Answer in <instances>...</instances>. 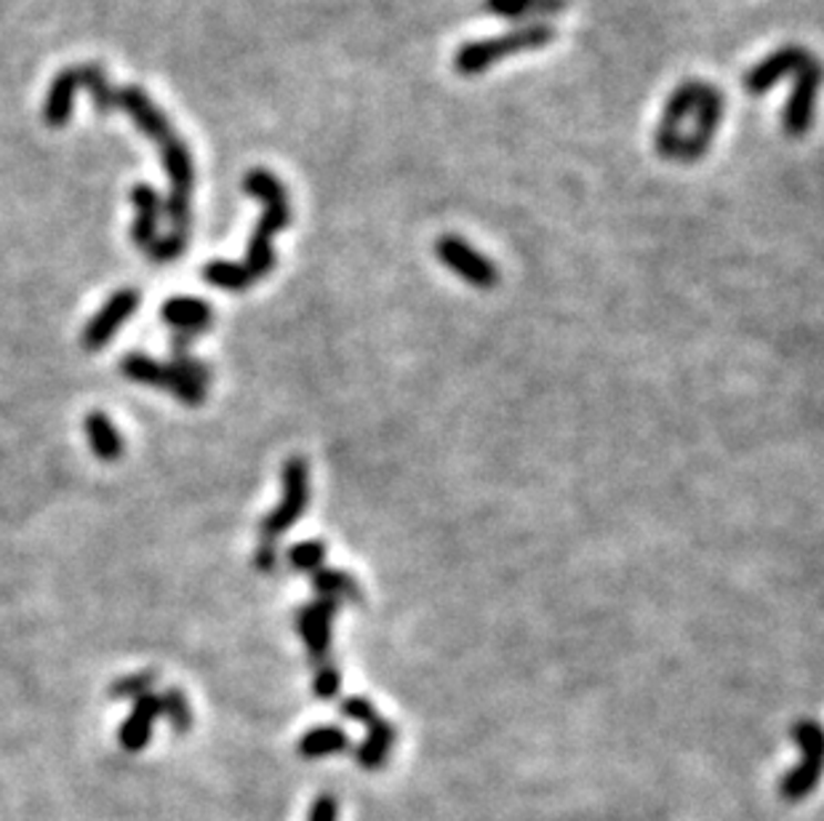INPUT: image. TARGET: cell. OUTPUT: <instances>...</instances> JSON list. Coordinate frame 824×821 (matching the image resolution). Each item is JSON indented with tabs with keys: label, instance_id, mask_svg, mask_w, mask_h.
<instances>
[{
	"label": "cell",
	"instance_id": "2",
	"mask_svg": "<svg viewBox=\"0 0 824 821\" xmlns=\"http://www.w3.org/2000/svg\"><path fill=\"white\" fill-rule=\"evenodd\" d=\"M555 41L553 24H521V28L505 32L496 38H483V41L464 43L454 57V70L460 75H481L492 64L509 59L523 51L545 49Z\"/></svg>",
	"mask_w": 824,
	"mask_h": 821
},
{
	"label": "cell",
	"instance_id": "10",
	"mask_svg": "<svg viewBox=\"0 0 824 821\" xmlns=\"http://www.w3.org/2000/svg\"><path fill=\"white\" fill-rule=\"evenodd\" d=\"M694 129L691 134L683 136V150H680V161L694 163L702 161L704 153L710 150L712 136L715 131L721 129L723 121V91L715 89V85H702V94H699V102L694 107Z\"/></svg>",
	"mask_w": 824,
	"mask_h": 821
},
{
	"label": "cell",
	"instance_id": "13",
	"mask_svg": "<svg viewBox=\"0 0 824 821\" xmlns=\"http://www.w3.org/2000/svg\"><path fill=\"white\" fill-rule=\"evenodd\" d=\"M806 57L808 51L801 49V45H784V49H776L774 54H769L763 62H758L755 68L744 75V89H748L752 96H763L787 75H795L797 68L806 62Z\"/></svg>",
	"mask_w": 824,
	"mask_h": 821
},
{
	"label": "cell",
	"instance_id": "22",
	"mask_svg": "<svg viewBox=\"0 0 824 821\" xmlns=\"http://www.w3.org/2000/svg\"><path fill=\"white\" fill-rule=\"evenodd\" d=\"M203 280H208L214 288H222V291H246V288L254 286V278L248 275V269L238 261H225V259H214L203 267Z\"/></svg>",
	"mask_w": 824,
	"mask_h": 821
},
{
	"label": "cell",
	"instance_id": "8",
	"mask_svg": "<svg viewBox=\"0 0 824 821\" xmlns=\"http://www.w3.org/2000/svg\"><path fill=\"white\" fill-rule=\"evenodd\" d=\"M435 256L451 273L460 275L462 280H467L475 288H494L499 284V269H496L494 261L481 252H475L460 235H443V238H437Z\"/></svg>",
	"mask_w": 824,
	"mask_h": 821
},
{
	"label": "cell",
	"instance_id": "21",
	"mask_svg": "<svg viewBox=\"0 0 824 821\" xmlns=\"http://www.w3.org/2000/svg\"><path fill=\"white\" fill-rule=\"evenodd\" d=\"M348 747H350L348 733H344L339 726L312 728V731H307L305 737L299 739V755H302V758H307V760L344 752Z\"/></svg>",
	"mask_w": 824,
	"mask_h": 821
},
{
	"label": "cell",
	"instance_id": "4",
	"mask_svg": "<svg viewBox=\"0 0 824 821\" xmlns=\"http://www.w3.org/2000/svg\"><path fill=\"white\" fill-rule=\"evenodd\" d=\"M795 745L801 747V763L780 781V794L787 803L808 798L814 787L820 784L822 777V755H824V737L820 722L801 720L793 728Z\"/></svg>",
	"mask_w": 824,
	"mask_h": 821
},
{
	"label": "cell",
	"instance_id": "32",
	"mask_svg": "<svg viewBox=\"0 0 824 821\" xmlns=\"http://www.w3.org/2000/svg\"><path fill=\"white\" fill-rule=\"evenodd\" d=\"M307 821H339L337 798H331V794H320V798L312 800Z\"/></svg>",
	"mask_w": 824,
	"mask_h": 821
},
{
	"label": "cell",
	"instance_id": "26",
	"mask_svg": "<svg viewBox=\"0 0 824 821\" xmlns=\"http://www.w3.org/2000/svg\"><path fill=\"white\" fill-rule=\"evenodd\" d=\"M155 683H158V673H153V669H142V673H134V675H126V678L115 680L113 686H110V696L113 699H140V696L145 694H153Z\"/></svg>",
	"mask_w": 824,
	"mask_h": 821
},
{
	"label": "cell",
	"instance_id": "20",
	"mask_svg": "<svg viewBox=\"0 0 824 821\" xmlns=\"http://www.w3.org/2000/svg\"><path fill=\"white\" fill-rule=\"evenodd\" d=\"M86 438L91 451L102 459V462H117L123 456V438L115 430V424L104 417L102 411H91L86 417Z\"/></svg>",
	"mask_w": 824,
	"mask_h": 821
},
{
	"label": "cell",
	"instance_id": "11",
	"mask_svg": "<svg viewBox=\"0 0 824 821\" xmlns=\"http://www.w3.org/2000/svg\"><path fill=\"white\" fill-rule=\"evenodd\" d=\"M136 307H140V291H134V288L115 291L113 297L104 301L102 310L89 320V326L83 328V347L91 352L102 350L115 337L117 328L136 312Z\"/></svg>",
	"mask_w": 824,
	"mask_h": 821
},
{
	"label": "cell",
	"instance_id": "14",
	"mask_svg": "<svg viewBox=\"0 0 824 821\" xmlns=\"http://www.w3.org/2000/svg\"><path fill=\"white\" fill-rule=\"evenodd\" d=\"M115 96H117V110H123V113L134 121V126L140 129L145 136H150L155 144H158L161 140H166V136L174 131L172 123H168V117L155 107V102L150 100L147 91L140 89V85H123V89H117Z\"/></svg>",
	"mask_w": 824,
	"mask_h": 821
},
{
	"label": "cell",
	"instance_id": "5",
	"mask_svg": "<svg viewBox=\"0 0 824 821\" xmlns=\"http://www.w3.org/2000/svg\"><path fill=\"white\" fill-rule=\"evenodd\" d=\"M307 483H310L307 462L302 456H291L284 468V499H280L278 507H275L259 525L261 542L275 544L293 523L299 521V517H302V512L307 510V496H310Z\"/></svg>",
	"mask_w": 824,
	"mask_h": 821
},
{
	"label": "cell",
	"instance_id": "9",
	"mask_svg": "<svg viewBox=\"0 0 824 821\" xmlns=\"http://www.w3.org/2000/svg\"><path fill=\"white\" fill-rule=\"evenodd\" d=\"M820 83H822V68H820V62L808 54L806 62H803L795 72L793 94H790V100L787 104H784V113H782L784 131H787L790 136H803L811 129Z\"/></svg>",
	"mask_w": 824,
	"mask_h": 821
},
{
	"label": "cell",
	"instance_id": "1",
	"mask_svg": "<svg viewBox=\"0 0 824 821\" xmlns=\"http://www.w3.org/2000/svg\"><path fill=\"white\" fill-rule=\"evenodd\" d=\"M244 189L246 193L257 195V198L261 201V206H265V214H261L259 225L257 229H254L251 240H248V252H246V261H244L248 275H251L254 280H259L272 273V267H275L272 238L280 233V229L289 227L291 206H289V195H286V187L280 185L278 176L270 174L267 168L248 171L244 179Z\"/></svg>",
	"mask_w": 824,
	"mask_h": 821
},
{
	"label": "cell",
	"instance_id": "27",
	"mask_svg": "<svg viewBox=\"0 0 824 821\" xmlns=\"http://www.w3.org/2000/svg\"><path fill=\"white\" fill-rule=\"evenodd\" d=\"M286 557H289L291 568L305 571V574H316L318 568H323L326 547H323V542H316V538H312V542L293 544Z\"/></svg>",
	"mask_w": 824,
	"mask_h": 821
},
{
	"label": "cell",
	"instance_id": "17",
	"mask_svg": "<svg viewBox=\"0 0 824 821\" xmlns=\"http://www.w3.org/2000/svg\"><path fill=\"white\" fill-rule=\"evenodd\" d=\"M161 318L166 320V324L172 326L174 331H182V333H189V337H195V333L206 331V328L212 326L214 310H212V305H208V301H203V299L174 297L161 307Z\"/></svg>",
	"mask_w": 824,
	"mask_h": 821
},
{
	"label": "cell",
	"instance_id": "16",
	"mask_svg": "<svg viewBox=\"0 0 824 821\" xmlns=\"http://www.w3.org/2000/svg\"><path fill=\"white\" fill-rule=\"evenodd\" d=\"M78 89H83L81 64H78V68L62 70L54 81H51L49 94H45V104H43V117L51 129L68 126L70 115H73V102H75Z\"/></svg>",
	"mask_w": 824,
	"mask_h": 821
},
{
	"label": "cell",
	"instance_id": "12",
	"mask_svg": "<svg viewBox=\"0 0 824 821\" xmlns=\"http://www.w3.org/2000/svg\"><path fill=\"white\" fill-rule=\"evenodd\" d=\"M339 601L333 597H320V601L310 603L299 610V635H302L307 654L316 661L318 667L326 665V656H329L331 646V619L337 614Z\"/></svg>",
	"mask_w": 824,
	"mask_h": 821
},
{
	"label": "cell",
	"instance_id": "28",
	"mask_svg": "<svg viewBox=\"0 0 824 821\" xmlns=\"http://www.w3.org/2000/svg\"><path fill=\"white\" fill-rule=\"evenodd\" d=\"M187 248V233H168L163 238H155L150 246L145 248L147 256L158 265H166V261H174L176 256L185 254Z\"/></svg>",
	"mask_w": 824,
	"mask_h": 821
},
{
	"label": "cell",
	"instance_id": "31",
	"mask_svg": "<svg viewBox=\"0 0 824 821\" xmlns=\"http://www.w3.org/2000/svg\"><path fill=\"white\" fill-rule=\"evenodd\" d=\"M532 3L534 0H486V11L499 19H515L518 22Z\"/></svg>",
	"mask_w": 824,
	"mask_h": 821
},
{
	"label": "cell",
	"instance_id": "7",
	"mask_svg": "<svg viewBox=\"0 0 824 821\" xmlns=\"http://www.w3.org/2000/svg\"><path fill=\"white\" fill-rule=\"evenodd\" d=\"M342 715L350 720H361L369 728V737L356 750L358 766L374 771V768L388 763V755L392 745H395V728L371 707V701L363 699V696H350V699L342 701Z\"/></svg>",
	"mask_w": 824,
	"mask_h": 821
},
{
	"label": "cell",
	"instance_id": "15",
	"mask_svg": "<svg viewBox=\"0 0 824 821\" xmlns=\"http://www.w3.org/2000/svg\"><path fill=\"white\" fill-rule=\"evenodd\" d=\"M161 718V699L158 694H145L134 701V709L126 718V722L117 731V741L126 752H140L150 745L153 737L155 720Z\"/></svg>",
	"mask_w": 824,
	"mask_h": 821
},
{
	"label": "cell",
	"instance_id": "18",
	"mask_svg": "<svg viewBox=\"0 0 824 821\" xmlns=\"http://www.w3.org/2000/svg\"><path fill=\"white\" fill-rule=\"evenodd\" d=\"M131 203L136 208L134 227H131V238L140 248H147L150 243L158 238V219L163 212V203L158 189L150 185H136L131 189Z\"/></svg>",
	"mask_w": 824,
	"mask_h": 821
},
{
	"label": "cell",
	"instance_id": "24",
	"mask_svg": "<svg viewBox=\"0 0 824 821\" xmlns=\"http://www.w3.org/2000/svg\"><path fill=\"white\" fill-rule=\"evenodd\" d=\"M312 587L318 589L320 597H333V601H361V589H358L356 579H350L344 571H333V568H318L312 574Z\"/></svg>",
	"mask_w": 824,
	"mask_h": 821
},
{
	"label": "cell",
	"instance_id": "3",
	"mask_svg": "<svg viewBox=\"0 0 824 821\" xmlns=\"http://www.w3.org/2000/svg\"><path fill=\"white\" fill-rule=\"evenodd\" d=\"M158 147H161L163 168H166L168 182H172V189H168V198H166V206H163V212H166L168 222H172L174 233H187L189 201H193V187H195L193 155H189V147L179 140L176 131H172L166 140H161Z\"/></svg>",
	"mask_w": 824,
	"mask_h": 821
},
{
	"label": "cell",
	"instance_id": "6",
	"mask_svg": "<svg viewBox=\"0 0 824 821\" xmlns=\"http://www.w3.org/2000/svg\"><path fill=\"white\" fill-rule=\"evenodd\" d=\"M121 373L131 379V382L168 390L176 400H182V403L187 406H200L203 400H206V387L187 379L185 373L176 371L172 363H158V360H153L150 355L128 352L126 358L121 360Z\"/></svg>",
	"mask_w": 824,
	"mask_h": 821
},
{
	"label": "cell",
	"instance_id": "33",
	"mask_svg": "<svg viewBox=\"0 0 824 821\" xmlns=\"http://www.w3.org/2000/svg\"><path fill=\"white\" fill-rule=\"evenodd\" d=\"M254 561H257V568L261 571V574H270V571H275V566H278V553H275V544L259 542V550H257V555H254Z\"/></svg>",
	"mask_w": 824,
	"mask_h": 821
},
{
	"label": "cell",
	"instance_id": "29",
	"mask_svg": "<svg viewBox=\"0 0 824 821\" xmlns=\"http://www.w3.org/2000/svg\"><path fill=\"white\" fill-rule=\"evenodd\" d=\"M568 6V0H534L518 22L523 24H547L549 17H558Z\"/></svg>",
	"mask_w": 824,
	"mask_h": 821
},
{
	"label": "cell",
	"instance_id": "23",
	"mask_svg": "<svg viewBox=\"0 0 824 821\" xmlns=\"http://www.w3.org/2000/svg\"><path fill=\"white\" fill-rule=\"evenodd\" d=\"M81 75H83V89L89 91L91 100H94V107L100 115H113L117 110V89H113L104 75L102 68L96 64H81Z\"/></svg>",
	"mask_w": 824,
	"mask_h": 821
},
{
	"label": "cell",
	"instance_id": "19",
	"mask_svg": "<svg viewBox=\"0 0 824 821\" xmlns=\"http://www.w3.org/2000/svg\"><path fill=\"white\" fill-rule=\"evenodd\" d=\"M702 85L704 83H699V81H686V83H680L676 91H672L670 100H667V104H665V113H662V121H659L657 136L683 134L680 126H683L686 117L694 113L699 94H702Z\"/></svg>",
	"mask_w": 824,
	"mask_h": 821
},
{
	"label": "cell",
	"instance_id": "30",
	"mask_svg": "<svg viewBox=\"0 0 824 821\" xmlns=\"http://www.w3.org/2000/svg\"><path fill=\"white\" fill-rule=\"evenodd\" d=\"M339 686H342V678H339V669L326 661L323 667H318L316 673V694L320 699H337Z\"/></svg>",
	"mask_w": 824,
	"mask_h": 821
},
{
	"label": "cell",
	"instance_id": "25",
	"mask_svg": "<svg viewBox=\"0 0 824 821\" xmlns=\"http://www.w3.org/2000/svg\"><path fill=\"white\" fill-rule=\"evenodd\" d=\"M161 715H166V720L172 722L176 733H187L193 726V709L182 688H166L161 696Z\"/></svg>",
	"mask_w": 824,
	"mask_h": 821
}]
</instances>
